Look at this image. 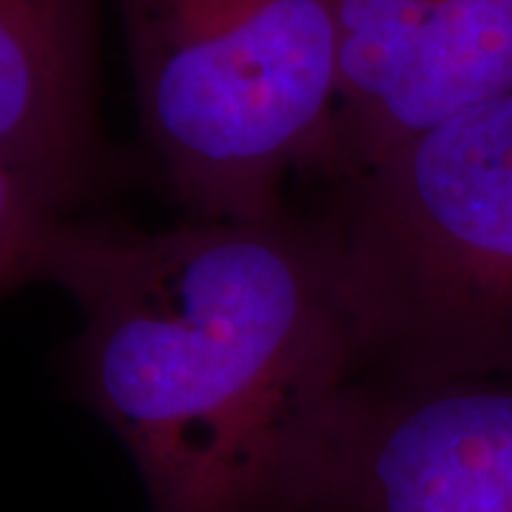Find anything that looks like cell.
Masks as SVG:
<instances>
[{
  "mask_svg": "<svg viewBox=\"0 0 512 512\" xmlns=\"http://www.w3.org/2000/svg\"><path fill=\"white\" fill-rule=\"evenodd\" d=\"M40 282L77 305L66 382L123 444L151 512H291L356 376L319 211L160 231L60 217Z\"/></svg>",
  "mask_w": 512,
  "mask_h": 512,
  "instance_id": "1",
  "label": "cell"
},
{
  "mask_svg": "<svg viewBox=\"0 0 512 512\" xmlns=\"http://www.w3.org/2000/svg\"><path fill=\"white\" fill-rule=\"evenodd\" d=\"M319 217L356 376L512 379V92L330 180Z\"/></svg>",
  "mask_w": 512,
  "mask_h": 512,
  "instance_id": "2",
  "label": "cell"
},
{
  "mask_svg": "<svg viewBox=\"0 0 512 512\" xmlns=\"http://www.w3.org/2000/svg\"><path fill=\"white\" fill-rule=\"evenodd\" d=\"M137 123L180 220L282 211L322 177L339 86L336 0H111Z\"/></svg>",
  "mask_w": 512,
  "mask_h": 512,
  "instance_id": "3",
  "label": "cell"
},
{
  "mask_svg": "<svg viewBox=\"0 0 512 512\" xmlns=\"http://www.w3.org/2000/svg\"><path fill=\"white\" fill-rule=\"evenodd\" d=\"M291 512H512V379H350Z\"/></svg>",
  "mask_w": 512,
  "mask_h": 512,
  "instance_id": "4",
  "label": "cell"
},
{
  "mask_svg": "<svg viewBox=\"0 0 512 512\" xmlns=\"http://www.w3.org/2000/svg\"><path fill=\"white\" fill-rule=\"evenodd\" d=\"M336 29L325 183L512 92V0H336Z\"/></svg>",
  "mask_w": 512,
  "mask_h": 512,
  "instance_id": "5",
  "label": "cell"
},
{
  "mask_svg": "<svg viewBox=\"0 0 512 512\" xmlns=\"http://www.w3.org/2000/svg\"><path fill=\"white\" fill-rule=\"evenodd\" d=\"M103 0H0V165L57 217L123 191L143 171L100 120Z\"/></svg>",
  "mask_w": 512,
  "mask_h": 512,
  "instance_id": "6",
  "label": "cell"
},
{
  "mask_svg": "<svg viewBox=\"0 0 512 512\" xmlns=\"http://www.w3.org/2000/svg\"><path fill=\"white\" fill-rule=\"evenodd\" d=\"M26 183L0 165V296L40 282V262L57 225Z\"/></svg>",
  "mask_w": 512,
  "mask_h": 512,
  "instance_id": "7",
  "label": "cell"
}]
</instances>
